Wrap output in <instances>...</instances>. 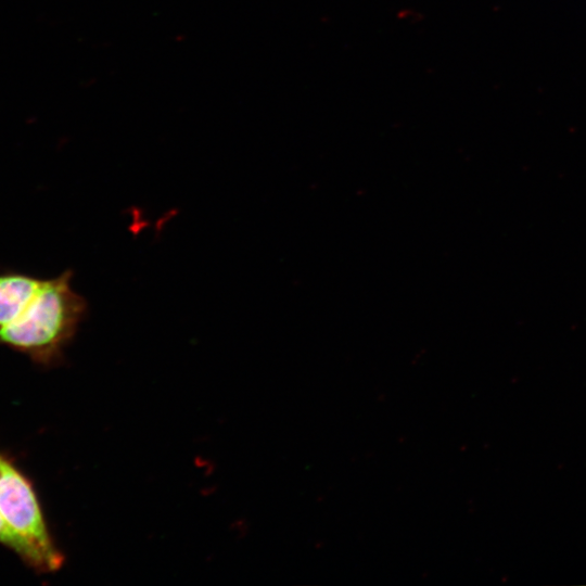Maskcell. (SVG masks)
Masks as SVG:
<instances>
[{
  "mask_svg": "<svg viewBox=\"0 0 586 586\" xmlns=\"http://www.w3.org/2000/svg\"><path fill=\"white\" fill-rule=\"evenodd\" d=\"M0 515L31 548L39 572L61 568L63 556L55 547L29 481L0 453Z\"/></svg>",
  "mask_w": 586,
  "mask_h": 586,
  "instance_id": "obj_2",
  "label": "cell"
},
{
  "mask_svg": "<svg viewBox=\"0 0 586 586\" xmlns=\"http://www.w3.org/2000/svg\"><path fill=\"white\" fill-rule=\"evenodd\" d=\"M73 271L43 279L20 315L0 330V345L42 366L56 364L86 317L88 303L71 286Z\"/></svg>",
  "mask_w": 586,
  "mask_h": 586,
  "instance_id": "obj_1",
  "label": "cell"
},
{
  "mask_svg": "<svg viewBox=\"0 0 586 586\" xmlns=\"http://www.w3.org/2000/svg\"><path fill=\"white\" fill-rule=\"evenodd\" d=\"M42 280L14 269L0 270V330L20 315Z\"/></svg>",
  "mask_w": 586,
  "mask_h": 586,
  "instance_id": "obj_3",
  "label": "cell"
},
{
  "mask_svg": "<svg viewBox=\"0 0 586 586\" xmlns=\"http://www.w3.org/2000/svg\"><path fill=\"white\" fill-rule=\"evenodd\" d=\"M0 544L17 553L24 562L36 570L37 561L31 548L0 515Z\"/></svg>",
  "mask_w": 586,
  "mask_h": 586,
  "instance_id": "obj_4",
  "label": "cell"
}]
</instances>
